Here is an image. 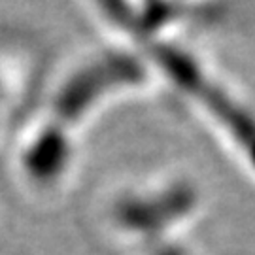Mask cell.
I'll list each match as a JSON object with an SVG mask.
<instances>
[{"label":"cell","mask_w":255,"mask_h":255,"mask_svg":"<svg viewBox=\"0 0 255 255\" xmlns=\"http://www.w3.org/2000/svg\"><path fill=\"white\" fill-rule=\"evenodd\" d=\"M76 134L49 114L28 119L17 140L15 170L21 185L36 197H51L72 178Z\"/></svg>","instance_id":"cell-3"},{"label":"cell","mask_w":255,"mask_h":255,"mask_svg":"<svg viewBox=\"0 0 255 255\" xmlns=\"http://www.w3.org/2000/svg\"><path fill=\"white\" fill-rule=\"evenodd\" d=\"M197 208L199 191L191 180L164 176L116 193L108 204V223L116 235L134 244L163 246L195 218Z\"/></svg>","instance_id":"cell-2"},{"label":"cell","mask_w":255,"mask_h":255,"mask_svg":"<svg viewBox=\"0 0 255 255\" xmlns=\"http://www.w3.org/2000/svg\"><path fill=\"white\" fill-rule=\"evenodd\" d=\"M149 66L147 57H136L127 46L91 55L70 68L55 87L46 114L78 132L112 99L146 87Z\"/></svg>","instance_id":"cell-1"}]
</instances>
